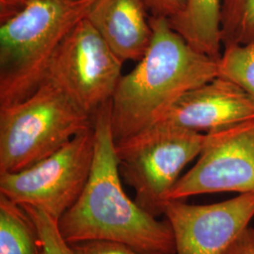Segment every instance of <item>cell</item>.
<instances>
[{
    "instance_id": "obj_11",
    "label": "cell",
    "mask_w": 254,
    "mask_h": 254,
    "mask_svg": "<svg viewBox=\"0 0 254 254\" xmlns=\"http://www.w3.org/2000/svg\"><path fill=\"white\" fill-rule=\"evenodd\" d=\"M143 0H95L87 19L124 62H138L152 42Z\"/></svg>"
},
{
    "instance_id": "obj_19",
    "label": "cell",
    "mask_w": 254,
    "mask_h": 254,
    "mask_svg": "<svg viewBox=\"0 0 254 254\" xmlns=\"http://www.w3.org/2000/svg\"><path fill=\"white\" fill-rule=\"evenodd\" d=\"M224 254H254V249L251 242L250 228L239 236L235 243L231 246Z\"/></svg>"
},
{
    "instance_id": "obj_13",
    "label": "cell",
    "mask_w": 254,
    "mask_h": 254,
    "mask_svg": "<svg viewBox=\"0 0 254 254\" xmlns=\"http://www.w3.org/2000/svg\"><path fill=\"white\" fill-rule=\"evenodd\" d=\"M0 254H45L36 223L22 205L0 194Z\"/></svg>"
},
{
    "instance_id": "obj_1",
    "label": "cell",
    "mask_w": 254,
    "mask_h": 254,
    "mask_svg": "<svg viewBox=\"0 0 254 254\" xmlns=\"http://www.w3.org/2000/svg\"><path fill=\"white\" fill-rule=\"evenodd\" d=\"M95 151L91 175L73 207L58 226L68 245L88 240H112L146 254H176L167 219L152 216L124 190L111 127L110 102L93 116Z\"/></svg>"
},
{
    "instance_id": "obj_3",
    "label": "cell",
    "mask_w": 254,
    "mask_h": 254,
    "mask_svg": "<svg viewBox=\"0 0 254 254\" xmlns=\"http://www.w3.org/2000/svg\"><path fill=\"white\" fill-rule=\"evenodd\" d=\"M95 0H33L1 21L0 106L26 99L45 80L61 43Z\"/></svg>"
},
{
    "instance_id": "obj_12",
    "label": "cell",
    "mask_w": 254,
    "mask_h": 254,
    "mask_svg": "<svg viewBox=\"0 0 254 254\" xmlns=\"http://www.w3.org/2000/svg\"><path fill=\"white\" fill-rule=\"evenodd\" d=\"M221 5L222 0H189L181 14L169 22L192 47L219 60L222 54Z\"/></svg>"
},
{
    "instance_id": "obj_9",
    "label": "cell",
    "mask_w": 254,
    "mask_h": 254,
    "mask_svg": "<svg viewBox=\"0 0 254 254\" xmlns=\"http://www.w3.org/2000/svg\"><path fill=\"white\" fill-rule=\"evenodd\" d=\"M164 216L173 229L176 254H224L254 218V193L204 205L170 200Z\"/></svg>"
},
{
    "instance_id": "obj_14",
    "label": "cell",
    "mask_w": 254,
    "mask_h": 254,
    "mask_svg": "<svg viewBox=\"0 0 254 254\" xmlns=\"http://www.w3.org/2000/svg\"><path fill=\"white\" fill-rule=\"evenodd\" d=\"M220 31L224 48L254 43V0H222Z\"/></svg>"
},
{
    "instance_id": "obj_10",
    "label": "cell",
    "mask_w": 254,
    "mask_h": 254,
    "mask_svg": "<svg viewBox=\"0 0 254 254\" xmlns=\"http://www.w3.org/2000/svg\"><path fill=\"white\" fill-rule=\"evenodd\" d=\"M253 120L252 97L236 83L217 76L185 94L162 121L207 133Z\"/></svg>"
},
{
    "instance_id": "obj_4",
    "label": "cell",
    "mask_w": 254,
    "mask_h": 254,
    "mask_svg": "<svg viewBox=\"0 0 254 254\" xmlns=\"http://www.w3.org/2000/svg\"><path fill=\"white\" fill-rule=\"evenodd\" d=\"M92 127V116L44 80L26 99L0 106V174L38 163Z\"/></svg>"
},
{
    "instance_id": "obj_7",
    "label": "cell",
    "mask_w": 254,
    "mask_h": 254,
    "mask_svg": "<svg viewBox=\"0 0 254 254\" xmlns=\"http://www.w3.org/2000/svg\"><path fill=\"white\" fill-rule=\"evenodd\" d=\"M124 64L85 18L56 50L45 80L53 82L93 117L112 99Z\"/></svg>"
},
{
    "instance_id": "obj_8",
    "label": "cell",
    "mask_w": 254,
    "mask_h": 254,
    "mask_svg": "<svg viewBox=\"0 0 254 254\" xmlns=\"http://www.w3.org/2000/svg\"><path fill=\"white\" fill-rule=\"evenodd\" d=\"M208 133L198 161L175 184L169 200L219 192L254 193V120Z\"/></svg>"
},
{
    "instance_id": "obj_2",
    "label": "cell",
    "mask_w": 254,
    "mask_h": 254,
    "mask_svg": "<svg viewBox=\"0 0 254 254\" xmlns=\"http://www.w3.org/2000/svg\"><path fill=\"white\" fill-rule=\"evenodd\" d=\"M152 42L110 101L115 142L162 121L188 92L218 76V60L195 49L169 19L150 16Z\"/></svg>"
},
{
    "instance_id": "obj_16",
    "label": "cell",
    "mask_w": 254,
    "mask_h": 254,
    "mask_svg": "<svg viewBox=\"0 0 254 254\" xmlns=\"http://www.w3.org/2000/svg\"><path fill=\"white\" fill-rule=\"evenodd\" d=\"M36 223L43 240L45 254H70L69 245L61 236L58 220L49 216L42 209L29 205H22Z\"/></svg>"
},
{
    "instance_id": "obj_20",
    "label": "cell",
    "mask_w": 254,
    "mask_h": 254,
    "mask_svg": "<svg viewBox=\"0 0 254 254\" xmlns=\"http://www.w3.org/2000/svg\"><path fill=\"white\" fill-rule=\"evenodd\" d=\"M33 0H0L1 21L8 18Z\"/></svg>"
},
{
    "instance_id": "obj_17",
    "label": "cell",
    "mask_w": 254,
    "mask_h": 254,
    "mask_svg": "<svg viewBox=\"0 0 254 254\" xmlns=\"http://www.w3.org/2000/svg\"><path fill=\"white\" fill-rule=\"evenodd\" d=\"M70 254H146L112 240H88L69 245Z\"/></svg>"
},
{
    "instance_id": "obj_18",
    "label": "cell",
    "mask_w": 254,
    "mask_h": 254,
    "mask_svg": "<svg viewBox=\"0 0 254 254\" xmlns=\"http://www.w3.org/2000/svg\"><path fill=\"white\" fill-rule=\"evenodd\" d=\"M146 8L154 17L173 19L186 9L189 0H143Z\"/></svg>"
},
{
    "instance_id": "obj_15",
    "label": "cell",
    "mask_w": 254,
    "mask_h": 254,
    "mask_svg": "<svg viewBox=\"0 0 254 254\" xmlns=\"http://www.w3.org/2000/svg\"><path fill=\"white\" fill-rule=\"evenodd\" d=\"M218 76L236 83L254 101V43L224 48L218 60Z\"/></svg>"
},
{
    "instance_id": "obj_6",
    "label": "cell",
    "mask_w": 254,
    "mask_h": 254,
    "mask_svg": "<svg viewBox=\"0 0 254 254\" xmlns=\"http://www.w3.org/2000/svg\"><path fill=\"white\" fill-rule=\"evenodd\" d=\"M95 151L93 127L54 154L17 173L0 174V194L20 205L42 209L60 220L80 198Z\"/></svg>"
},
{
    "instance_id": "obj_5",
    "label": "cell",
    "mask_w": 254,
    "mask_h": 254,
    "mask_svg": "<svg viewBox=\"0 0 254 254\" xmlns=\"http://www.w3.org/2000/svg\"><path fill=\"white\" fill-rule=\"evenodd\" d=\"M208 138V132L160 121L115 142L121 177L135 190L136 203L155 218L164 216L182 171L200 156Z\"/></svg>"
},
{
    "instance_id": "obj_21",
    "label": "cell",
    "mask_w": 254,
    "mask_h": 254,
    "mask_svg": "<svg viewBox=\"0 0 254 254\" xmlns=\"http://www.w3.org/2000/svg\"><path fill=\"white\" fill-rule=\"evenodd\" d=\"M250 236H251V242L254 252V229H250Z\"/></svg>"
}]
</instances>
